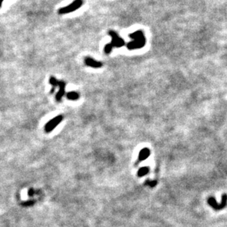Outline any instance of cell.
Returning <instances> with one entry per match:
<instances>
[{"instance_id": "obj_4", "label": "cell", "mask_w": 227, "mask_h": 227, "mask_svg": "<svg viewBox=\"0 0 227 227\" xmlns=\"http://www.w3.org/2000/svg\"><path fill=\"white\" fill-rule=\"evenodd\" d=\"M108 34L110 35V37L112 38V41L109 44H111L112 47H117V48H120V47H123L125 45L124 40L123 38H121L119 35H118V33H116L115 31H112V30H109L108 32Z\"/></svg>"}, {"instance_id": "obj_8", "label": "cell", "mask_w": 227, "mask_h": 227, "mask_svg": "<svg viewBox=\"0 0 227 227\" xmlns=\"http://www.w3.org/2000/svg\"><path fill=\"white\" fill-rule=\"evenodd\" d=\"M150 156V151H149V148H143L141 151L139 153V156H138V161L142 162L143 160L146 159L148 157Z\"/></svg>"}, {"instance_id": "obj_10", "label": "cell", "mask_w": 227, "mask_h": 227, "mask_svg": "<svg viewBox=\"0 0 227 227\" xmlns=\"http://www.w3.org/2000/svg\"><path fill=\"white\" fill-rule=\"evenodd\" d=\"M66 97H67V98L69 99V100H77V99H79V97H80V95H79V94L77 93V92H69V93L66 95Z\"/></svg>"}, {"instance_id": "obj_14", "label": "cell", "mask_w": 227, "mask_h": 227, "mask_svg": "<svg viewBox=\"0 0 227 227\" xmlns=\"http://www.w3.org/2000/svg\"><path fill=\"white\" fill-rule=\"evenodd\" d=\"M34 193H35V191H34V190H33V189H30V190H28V195H30V196L33 195Z\"/></svg>"}, {"instance_id": "obj_3", "label": "cell", "mask_w": 227, "mask_h": 227, "mask_svg": "<svg viewBox=\"0 0 227 227\" xmlns=\"http://www.w3.org/2000/svg\"><path fill=\"white\" fill-rule=\"evenodd\" d=\"M221 202L220 203H218L215 198L209 197L207 200V203L211 207H212L215 210H220L225 208L227 204V195L223 194L221 196Z\"/></svg>"}, {"instance_id": "obj_16", "label": "cell", "mask_w": 227, "mask_h": 227, "mask_svg": "<svg viewBox=\"0 0 227 227\" xmlns=\"http://www.w3.org/2000/svg\"><path fill=\"white\" fill-rule=\"evenodd\" d=\"M54 91H55V88H53V89H52V90H51V93H53Z\"/></svg>"}, {"instance_id": "obj_2", "label": "cell", "mask_w": 227, "mask_h": 227, "mask_svg": "<svg viewBox=\"0 0 227 227\" xmlns=\"http://www.w3.org/2000/svg\"><path fill=\"white\" fill-rule=\"evenodd\" d=\"M82 0H74V1L72 4H69V5L60 8L59 10H58V13L61 15H64L69 13H72V12L78 10V9L82 5Z\"/></svg>"}, {"instance_id": "obj_5", "label": "cell", "mask_w": 227, "mask_h": 227, "mask_svg": "<svg viewBox=\"0 0 227 227\" xmlns=\"http://www.w3.org/2000/svg\"><path fill=\"white\" fill-rule=\"evenodd\" d=\"M63 120V117L61 115L55 117V118L52 119L50 121L48 122L45 126V131L46 132H50L52 130H54L57 127L58 125H59Z\"/></svg>"}, {"instance_id": "obj_12", "label": "cell", "mask_w": 227, "mask_h": 227, "mask_svg": "<svg viewBox=\"0 0 227 227\" xmlns=\"http://www.w3.org/2000/svg\"><path fill=\"white\" fill-rule=\"evenodd\" d=\"M112 48H113V47H112V46H111V44L109 43V44H107V45H105V47H104V52H105L106 54H109L111 52H112Z\"/></svg>"}, {"instance_id": "obj_11", "label": "cell", "mask_w": 227, "mask_h": 227, "mask_svg": "<svg viewBox=\"0 0 227 227\" xmlns=\"http://www.w3.org/2000/svg\"><path fill=\"white\" fill-rule=\"evenodd\" d=\"M58 82L59 81H58L55 77H51L50 79H49V83H50V84L52 85L54 88H55V86H58Z\"/></svg>"}, {"instance_id": "obj_13", "label": "cell", "mask_w": 227, "mask_h": 227, "mask_svg": "<svg viewBox=\"0 0 227 227\" xmlns=\"http://www.w3.org/2000/svg\"><path fill=\"white\" fill-rule=\"evenodd\" d=\"M157 181L155 180H154V181L148 180L146 181V184L147 185V186L151 187H154L157 185Z\"/></svg>"}, {"instance_id": "obj_15", "label": "cell", "mask_w": 227, "mask_h": 227, "mask_svg": "<svg viewBox=\"0 0 227 227\" xmlns=\"http://www.w3.org/2000/svg\"><path fill=\"white\" fill-rule=\"evenodd\" d=\"M4 1V0H0V7H1V4H2V1Z\"/></svg>"}, {"instance_id": "obj_9", "label": "cell", "mask_w": 227, "mask_h": 227, "mask_svg": "<svg viewBox=\"0 0 227 227\" xmlns=\"http://www.w3.org/2000/svg\"><path fill=\"white\" fill-rule=\"evenodd\" d=\"M149 167H143L140 169H139L138 172H137V176L138 177H143L146 176V174L149 173Z\"/></svg>"}, {"instance_id": "obj_7", "label": "cell", "mask_w": 227, "mask_h": 227, "mask_svg": "<svg viewBox=\"0 0 227 227\" xmlns=\"http://www.w3.org/2000/svg\"><path fill=\"white\" fill-rule=\"evenodd\" d=\"M58 86H59L60 89L58 91V94L56 95V100L58 101H61L62 97L65 94V89H66V83L63 81L58 82Z\"/></svg>"}, {"instance_id": "obj_1", "label": "cell", "mask_w": 227, "mask_h": 227, "mask_svg": "<svg viewBox=\"0 0 227 227\" xmlns=\"http://www.w3.org/2000/svg\"><path fill=\"white\" fill-rule=\"evenodd\" d=\"M129 37L132 39V41L126 44V47L129 50L143 48L146 44V38L141 30H137L130 34Z\"/></svg>"}, {"instance_id": "obj_6", "label": "cell", "mask_w": 227, "mask_h": 227, "mask_svg": "<svg viewBox=\"0 0 227 227\" xmlns=\"http://www.w3.org/2000/svg\"><path fill=\"white\" fill-rule=\"evenodd\" d=\"M85 64L86 66H91V67L95 68V69L101 68L103 65L101 62L96 61V60L93 59L92 58H90V57H86V58H85Z\"/></svg>"}]
</instances>
